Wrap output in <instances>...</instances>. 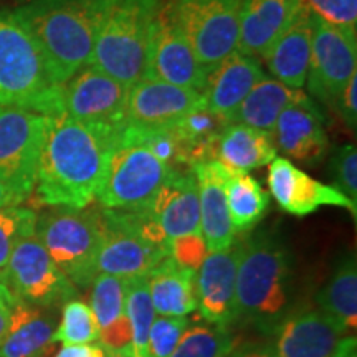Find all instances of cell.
<instances>
[{"label":"cell","mask_w":357,"mask_h":357,"mask_svg":"<svg viewBox=\"0 0 357 357\" xmlns=\"http://www.w3.org/2000/svg\"><path fill=\"white\" fill-rule=\"evenodd\" d=\"M118 132L60 113L47 116L35 194L48 207L84 208L96 197Z\"/></svg>","instance_id":"6da1fadb"},{"label":"cell","mask_w":357,"mask_h":357,"mask_svg":"<svg viewBox=\"0 0 357 357\" xmlns=\"http://www.w3.org/2000/svg\"><path fill=\"white\" fill-rule=\"evenodd\" d=\"M108 0H29L15 15L37 40L56 83L89 65Z\"/></svg>","instance_id":"7a4b0ae2"},{"label":"cell","mask_w":357,"mask_h":357,"mask_svg":"<svg viewBox=\"0 0 357 357\" xmlns=\"http://www.w3.org/2000/svg\"><path fill=\"white\" fill-rule=\"evenodd\" d=\"M289 250L271 235L242 240L236 270V321L276 331L291 300Z\"/></svg>","instance_id":"3957f363"},{"label":"cell","mask_w":357,"mask_h":357,"mask_svg":"<svg viewBox=\"0 0 357 357\" xmlns=\"http://www.w3.org/2000/svg\"><path fill=\"white\" fill-rule=\"evenodd\" d=\"M61 86L24 22L15 12L0 10V106L60 114Z\"/></svg>","instance_id":"277c9868"},{"label":"cell","mask_w":357,"mask_h":357,"mask_svg":"<svg viewBox=\"0 0 357 357\" xmlns=\"http://www.w3.org/2000/svg\"><path fill=\"white\" fill-rule=\"evenodd\" d=\"M160 6L162 0H108L89 65L126 86L144 78Z\"/></svg>","instance_id":"5b68a950"},{"label":"cell","mask_w":357,"mask_h":357,"mask_svg":"<svg viewBox=\"0 0 357 357\" xmlns=\"http://www.w3.org/2000/svg\"><path fill=\"white\" fill-rule=\"evenodd\" d=\"M35 236L77 288H89L100 271L102 215L96 208L52 207L37 217Z\"/></svg>","instance_id":"8992f818"},{"label":"cell","mask_w":357,"mask_h":357,"mask_svg":"<svg viewBox=\"0 0 357 357\" xmlns=\"http://www.w3.org/2000/svg\"><path fill=\"white\" fill-rule=\"evenodd\" d=\"M102 215L98 271L121 280L147 276L169 257V242L147 211H111Z\"/></svg>","instance_id":"52a82bcc"},{"label":"cell","mask_w":357,"mask_h":357,"mask_svg":"<svg viewBox=\"0 0 357 357\" xmlns=\"http://www.w3.org/2000/svg\"><path fill=\"white\" fill-rule=\"evenodd\" d=\"M172 171L149 147L118 136L95 199L111 211H142Z\"/></svg>","instance_id":"ba28073f"},{"label":"cell","mask_w":357,"mask_h":357,"mask_svg":"<svg viewBox=\"0 0 357 357\" xmlns=\"http://www.w3.org/2000/svg\"><path fill=\"white\" fill-rule=\"evenodd\" d=\"M242 0H169L174 22L207 71L220 63L238 42Z\"/></svg>","instance_id":"9c48e42d"},{"label":"cell","mask_w":357,"mask_h":357,"mask_svg":"<svg viewBox=\"0 0 357 357\" xmlns=\"http://www.w3.org/2000/svg\"><path fill=\"white\" fill-rule=\"evenodd\" d=\"M47 116L0 106V181L19 197L29 199L37 184Z\"/></svg>","instance_id":"30bf717a"},{"label":"cell","mask_w":357,"mask_h":357,"mask_svg":"<svg viewBox=\"0 0 357 357\" xmlns=\"http://www.w3.org/2000/svg\"><path fill=\"white\" fill-rule=\"evenodd\" d=\"M3 276L15 300L42 310L77 296V287L55 265L35 235L17 245Z\"/></svg>","instance_id":"8fae6325"},{"label":"cell","mask_w":357,"mask_h":357,"mask_svg":"<svg viewBox=\"0 0 357 357\" xmlns=\"http://www.w3.org/2000/svg\"><path fill=\"white\" fill-rule=\"evenodd\" d=\"M129 88L105 71L86 65L61 86V108L78 121L121 131L126 126Z\"/></svg>","instance_id":"7c38bea8"},{"label":"cell","mask_w":357,"mask_h":357,"mask_svg":"<svg viewBox=\"0 0 357 357\" xmlns=\"http://www.w3.org/2000/svg\"><path fill=\"white\" fill-rule=\"evenodd\" d=\"M357 73V38L314 15V33L306 84L311 96L333 106L351 77Z\"/></svg>","instance_id":"4fadbf2b"},{"label":"cell","mask_w":357,"mask_h":357,"mask_svg":"<svg viewBox=\"0 0 357 357\" xmlns=\"http://www.w3.org/2000/svg\"><path fill=\"white\" fill-rule=\"evenodd\" d=\"M208 71L174 22L167 3L155 15L144 78L159 79L202 93Z\"/></svg>","instance_id":"5bb4252c"},{"label":"cell","mask_w":357,"mask_h":357,"mask_svg":"<svg viewBox=\"0 0 357 357\" xmlns=\"http://www.w3.org/2000/svg\"><path fill=\"white\" fill-rule=\"evenodd\" d=\"M200 108H205L202 93L159 79L141 78L129 88L126 126L162 131Z\"/></svg>","instance_id":"9a60e30c"},{"label":"cell","mask_w":357,"mask_h":357,"mask_svg":"<svg viewBox=\"0 0 357 357\" xmlns=\"http://www.w3.org/2000/svg\"><path fill=\"white\" fill-rule=\"evenodd\" d=\"M268 166V187L271 197L287 213L306 217L314 213L319 207L331 205L347 208L356 217V202L347 199L336 187L324 185L323 182L307 176L289 159L276 155Z\"/></svg>","instance_id":"2e32d148"},{"label":"cell","mask_w":357,"mask_h":357,"mask_svg":"<svg viewBox=\"0 0 357 357\" xmlns=\"http://www.w3.org/2000/svg\"><path fill=\"white\" fill-rule=\"evenodd\" d=\"M242 242L208 252L197 270V310L205 323L227 326L236 323V270Z\"/></svg>","instance_id":"e0dca14e"},{"label":"cell","mask_w":357,"mask_h":357,"mask_svg":"<svg viewBox=\"0 0 357 357\" xmlns=\"http://www.w3.org/2000/svg\"><path fill=\"white\" fill-rule=\"evenodd\" d=\"M271 137L276 149L287 155V159L306 166L318 164L329 147L323 109L311 96L293 102L278 116Z\"/></svg>","instance_id":"ac0fdd59"},{"label":"cell","mask_w":357,"mask_h":357,"mask_svg":"<svg viewBox=\"0 0 357 357\" xmlns=\"http://www.w3.org/2000/svg\"><path fill=\"white\" fill-rule=\"evenodd\" d=\"M265 77V70L258 58L236 50L231 52L208 71L202 91L205 108L222 121L231 123L242 101Z\"/></svg>","instance_id":"d6986e66"},{"label":"cell","mask_w":357,"mask_h":357,"mask_svg":"<svg viewBox=\"0 0 357 357\" xmlns=\"http://www.w3.org/2000/svg\"><path fill=\"white\" fill-rule=\"evenodd\" d=\"M276 352L280 357H331L341 339L347 336L344 326L319 310L294 312L276 329Z\"/></svg>","instance_id":"ffe728a7"},{"label":"cell","mask_w":357,"mask_h":357,"mask_svg":"<svg viewBox=\"0 0 357 357\" xmlns=\"http://www.w3.org/2000/svg\"><path fill=\"white\" fill-rule=\"evenodd\" d=\"M142 211L158 222L169 240L200 231L199 185L194 171H172L155 197Z\"/></svg>","instance_id":"44dd1931"},{"label":"cell","mask_w":357,"mask_h":357,"mask_svg":"<svg viewBox=\"0 0 357 357\" xmlns=\"http://www.w3.org/2000/svg\"><path fill=\"white\" fill-rule=\"evenodd\" d=\"M303 6L305 0H242L236 52L265 56Z\"/></svg>","instance_id":"7402d4cb"},{"label":"cell","mask_w":357,"mask_h":357,"mask_svg":"<svg viewBox=\"0 0 357 357\" xmlns=\"http://www.w3.org/2000/svg\"><path fill=\"white\" fill-rule=\"evenodd\" d=\"M312 33L314 13L305 3L263 56L275 79L294 89L305 88L311 60Z\"/></svg>","instance_id":"603a6c76"},{"label":"cell","mask_w":357,"mask_h":357,"mask_svg":"<svg viewBox=\"0 0 357 357\" xmlns=\"http://www.w3.org/2000/svg\"><path fill=\"white\" fill-rule=\"evenodd\" d=\"M199 185L200 231L208 252L225 250L235 242L225 200L227 169L217 160L199 162L192 167Z\"/></svg>","instance_id":"cb8c5ba5"},{"label":"cell","mask_w":357,"mask_h":357,"mask_svg":"<svg viewBox=\"0 0 357 357\" xmlns=\"http://www.w3.org/2000/svg\"><path fill=\"white\" fill-rule=\"evenodd\" d=\"M276 155L278 149L270 132L242 123H229L213 144L212 160L231 172L248 174L253 169L268 166Z\"/></svg>","instance_id":"d4e9b609"},{"label":"cell","mask_w":357,"mask_h":357,"mask_svg":"<svg viewBox=\"0 0 357 357\" xmlns=\"http://www.w3.org/2000/svg\"><path fill=\"white\" fill-rule=\"evenodd\" d=\"M155 316H187L197 310V271L164 258L146 276Z\"/></svg>","instance_id":"484cf974"},{"label":"cell","mask_w":357,"mask_h":357,"mask_svg":"<svg viewBox=\"0 0 357 357\" xmlns=\"http://www.w3.org/2000/svg\"><path fill=\"white\" fill-rule=\"evenodd\" d=\"M55 326L42 307L15 301L12 323L0 344V357H48L55 349Z\"/></svg>","instance_id":"4316f807"},{"label":"cell","mask_w":357,"mask_h":357,"mask_svg":"<svg viewBox=\"0 0 357 357\" xmlns=\"http://www.w3.org/2000/svg\"><path fill=\"white\" fill-rule=\"evenodd\" d=\"M306 96L303 89L289 88L278 79L265 77L242 101L231 118V123H242L271 134L278 116L289 105L305 100Z\"/></svg>","instance_id":"83f0119b"},{"label":"cell","mask_w":357,"mask_h":357,"mask_svg":"<svg viewBox=\"0 0 357 357\" xmlns=\"http://www.w3.org/2000/svg\"><path fill=\"white\" fill-rule=\"evenodd\" d=\"M318 307L334 321L354 331L357 326V265L354 255H346L318 293Z\"/></svg>","instance_id":"f1b7e54d"},{"label":"cell","mask_w":357,"mask_h":357,"mask_svg":"<svg viewBox=\"0 0 357 357\" xmlns=\"http://www.w3.org/2000/svg\"><path fill=\"white\" fill-rule=\"evenodd\" d=\"M225 200L235 234L252 230L266 215L270 205V195L255 177L229 169L225 176Z\"/></svg>","instance_id":"f546056e"},{"label":"cell","mask_w":357,"mask_h":357,"mask_svg":"<svg viewBox=\"0 0 357 357\" xmlns=\"http://www.w3.org/2000/svg\"><path fill=\"white\" fill-rule=\"evenodd\" d=\"M124 305L132 329V357H147V342L155 312L146 276L124 280Z\"/></svg>","instance_id":"4dcf8cb0"},{"label":"cell","mask_w":357,"mask_h":357,"mask_svg":"<svg viewBox=\"0 0 357 357\" xmlns=\"http://www.w3.org/2000/svg\"><path fill=\"white\" fill-rule=\"evenodd\" d=\"M235 347V337L227 326L189 324L171 357H230Z\"/></svg>","instance_id":"1f68e13d"},{"label":"cell","mask_w":357,"mask_h":357,"mask_svg":"<svg viewBox=\"0 0 357 357\" xmlns=\"http://www.w3.org/2000/svg\"><path fill=\"white\" fill-rule=\"evenodd\" d=\"M100 341V326L86 301L71 298L63 303L60 324L53 333L55 344H89Z\"/></svg>","instance_id":"d6a6232c"},{"label":"cell","mask_w":357,"mask_h":357,"mask_svg":"<svg viewBox=\"0 0 357 357\" xmlns=\"http://www.w3.org/2000/svg\"><path fill=\"white\" fill-rule=\"evenodd\" d=\"M91 306L100 331L128 318L124 305V280L100 273L91 284Z\"/></svg>","instance_id":"836d02e7"},{"label":"cell","mask_w":357,"mask_h":357,"mask_svg":"<svg viewBox=\"0 0 357 357\" xmlns=\"http://www.w3.org/2000/svg\"><path fill=\"white\" fill-rule=\"evenodd\" d=\"M37 213L22 205L0 208V273L3 275L13 250L26 236L35 235Z\"/></svg>","instance_id":"e575fe53"},{"label":"cell","mask_w":357,"mask_h":357,"mask_svg":"<svg viewBox=\"0 0 357 357\" xmlns=\"http://www.w3.org/2000/svg\"><path fill=\"white\" fill-rule=\"evenodd\" d=\"M189 324L187 316H155L149 331L147 357H171Z\"/></svg>","instance_id":"d590c367"},{"label":"cell","mask_w":357,"mask_h":357,"mask_svg":"<svg viewBox=\"0 0 357 357\" xmlns=\"http://www.w3.org/2000/svg\"><path fill=\"white\" fill-rule=\"evenodd\" d=\"M331 176L336 189L352 202H357V149L354 144H344L334 151Z\"/></svg>","instance_id":"8d00e7d4"},{"label":"cell","mask_w":357,"mask_h":357,"mask_svg":"<svg viewBox=\"0 0 357 357\" xmlns=\"http://www.w3.org/2000/svg\"><path fill=\"white\" fill-rule=\"evenodd\" d=\"M305 3L321 20L356 35L357 0H305Z\"/></svg>","instance_id":"74e56055"},{"label":"cell","mask_w":357,"mask_h":357,"mask_svg":"<svg viewBox=\"0 0 357 357\" xmlns=\"http://www.w3.org/2000/svg\"><path fill=\"white\" fill-rule=\"evenodd\" d=\"M208 250L202 234H192L172 238L169 242V257L181 266L197 271Z\"/></svg>","instance_id":"f35d334b"},{"label":"cell","mask_w":357,"mask_h":357,"mask_svg":"<svg viewBox=\"0 0 357 357\" xmlns=\"http://www.w3.org/2000/svg\"><path fill=\"white\" fill-rule=\"evenodd\" d=\"M357 73L351 77L349 82L346 83V86L342 88V91L339 93V96L334 101L333 108L336 113L341 116L342 121L346 123L347 128L356 129L357 123Z\"/></svg>","instance_id":"ab89813d"},{"label":"cell","mask_w":357,"mask_h":357,"mask_svg":"<svg viewBox=\"0 0 357 357\" xmlns=\"http://www.w3.org/2000/svg\"><path fill=\"white\" fill-rule=\"evenodd\" d=\"M53 357H106V354L101 344L89 342V344L63 346Z\"/></svg>","instance_id":"60d3db41"},{"label":"cell","mask_w":357,"mask_h":357,"mask_svg":"<svg viewBox=\"0 0 357 357\" xmlns=\"http://www.w3.org/2000/svg\"><path fill=\"white\" fill-rule=\"evenodd\" d=\"M15 296L8 291L0 296V344L6 339L8 329H10L12 323V311L13 305H15Z\"/></svg>","instance_id":"b9f144b4"},{"label":"cell","mask_w":357,"mask_h":357,"mask_svg":"<svg viewBox=\"0 0 357 357\" xmlns=\"http://www.w3.org/2000/svg\"><path fill=\"white\" fill-rule=\"evenodd\" d=\"M230 357H280L273 346H247L231 352Z\"/></svg>","instance_id":"7bdbcfd3"},{"label":"cell","mask_w":357,"mask_h":357,"mask_svg":"<svg viewBox=\"0 0 357 357\" xmlns=\"http://www.w3.org/2000/svg\"><path fill=\"white\" fill-rule=\"evenodd\" d=\"M331 357H357V341L356 336H344L333 352Z\"/></svg>","instance_id":"ee69618b"},{"label":"cell","mask_w":357,"mask_h":357,"mask_svg":"<svg viewBox=\"0 0 357 357\" xmlns=\"http://www.w3.org/2000/svg\"><path fill=\"white\" fill-rule=\"evenodd\" d=\"M22 200L17 197L8 187L0 181V208L10 207V205H20Z\"/></svg>","instance_id":"f6af8a7d"},{"label":"cell","mask_w":357,"mask_h":357,"mask_svg":"<svg viewBox=\"0 0 357 357\" xmlns=\"http://www.w3.org/2000/svg\"><path fill=\"white\" fill-rule=\"evenodd\" d=\"M8 291H10V289L7 288V283H6V276H3L2 273H0V296H2V294L8 293Z\"/></svg>","instance_id":"bcb514c9"}]
</instances>
